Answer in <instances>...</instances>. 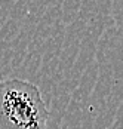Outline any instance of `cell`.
I'll return each instance as SVG.
<instances>
[{"instance_id":"obj_1","label":"cell","mask_w":123,"mask_h":129,"mask_svg":"<svg viewBox=\"0 0 123 129\" xmlns=\"http://www.w3.org/2000/svg\"><path fill=\"white\" fill-rule=\"evenodd\" d=\"M49 110L34 83L22 79L0 82V129H48Z\"/></svg>"}]
</instances>
